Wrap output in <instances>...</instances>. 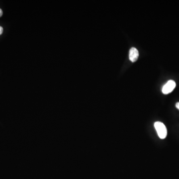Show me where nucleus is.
<instances>
[{"label":"nucleus","mask_w":179,"mask_h":179,"mask_svg":"<svg viewBox=\"0 0 179 179\" xmlns=\"http://www.w3.org/2000/svg\"><path fill=\"white\" fill-rule=\"evenodd\" d=\"M154 125L159 138L162 139L166 138L167 135V129L164 124L160 121H156Z\"/></svg>","instance_id":"obj_1"},{"label":"nucleus","mask_w":179,"mask_h":179,"mask_svg":"<svg viewBox=\"0 0 179 179\" xmlns=\"http://www.w3.org/2000/svg\"><path fill=\"white\" fill-rule=\"evenodd\" d=\"M176 86V84L174 81H168L162 88V93L165 95H167L174 90V89L175 88Z\"/></svg>","instance_id":"obj_2"},{"label":"nucleus","mask_w":179,"mask_h":179,"mask_svg":"<svg viewBox=\"0 0 179 179\" xmlns=\"http://www.w3.org/2000/svg\"><path fill=\"white\" fill-rule=\"evenodd\" d=\"M139 53L138 50L135 48H132L129 50V60L132 62H135L138 59Z\"/></svg>","instance_id":"obj_3"},{"label":"nucleus","mask_w":179,"mask_h":179,"mask_svg":"<svg viewBox=\"0 0 179 179\" xmlns=\"http://www.w3.org/2000/svg\"><path fill=\"white\" fill-rule=\"evenodd\" d=\"M3 32V28L0 26V35H1Z\"/></svg>","instance_id":"obj_4"},{"label":"nucleus","mask_w":179,"mask_h":179,"mask_svg":"<svg viewBox=\"0 0 179 179\" xmlns=\"http://www.w3.org/2000/svg\"><path fill=\"white\" fill-rule=\"evenodd\" d=\"M176 107L179 110V102L176 103Z\"/></svg>","instance_id":"obj_5"},{"label":"nucleus","mask_w":179,"mask_h":179,"mask_svg":"<svg viewBox=\"0 0 179 179\" xmlns=\"http://www.w3.org/2000/svg\"><path fill=\"white\" fill-rule=\"evenodd\" d=\"M2 15H3V11L0 9V17H1Z\"/></svg>","instance_id":"obj_6"}]
</instances>
